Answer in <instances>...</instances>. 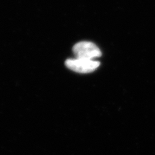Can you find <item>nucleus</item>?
Here are the masks:
<instances>
[{
  "mask_svg": "<svg viewBox=\"0 0 155 155\" xmlns=\"http://www.w3.org/2000/svg\"><path fill=\"white\" fill-rule=\"evenodd\" d=\"M72 51L77 58L93 60L101 56V52L98 47L90 41L77 43L74 45Z\"/></svg>",
  "mask_w": 155,
  "mask_h": 155,
  "instance_id": "f257e3e1",
  "label": "nucleus"
},
{
  "mask_svg": "<svg viewBox=\"0 0 155 155\" xmlns=\"http://www.w3.org/2000/svg\"><path fill=\"white\" fill-rule=\"evenodd\" d=\"M100 62L85 58L68 59L65 61L66 67L79 73H89L94 71L100 65Z\"/></svg>",
  "mask_w": 155,
  "mask_h": 155,
  "instance_id": "f03ea898",
  "label": "nucleus"
}]
</instances>
